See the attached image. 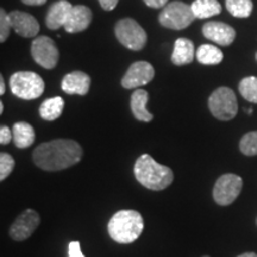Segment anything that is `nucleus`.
<instances>
[{
  "label": "nucleus",
  "mask_w": 257,
  "mask_h": 257,
  "mask_svg": "<svg viewBox=\"0 0 257 257\" xmlns=\"http://www.w3.org/2000/svg\"><path fill=\"white\" fill-rule=\"evenodd\" d=\"M11 27L19 36L24 38L36 37L40 31V24L34 16L22 11H12L9 14Z\"/></svg>",
  "instance_id": "nucleus-13"
},
{
  "label": "nucleus",
  "mask_w": 257,
  "mask_h": 257,
  "mask_svg": "<svg viewBox=\"0 0 257 257\" xmlns=\"http://www.w3.org/2000/svg\"><path fill=\"white\" fill-rule=\"evenodd\" d=\"M64 108V100L61 96L49 98L44 100L40 106V115L47 121L57 119L62 114Z\"/></svg>",
  "instance_id": "nucleus-20"
},
{
  "label": "nucleus",
  "mask_w": 257,
  "mask_h": 257,
  "mask_svg": "<svg viewBox=\"0 0 257 257\" xmlns=\"http://www.w3.org/2000/svg\"><path fill=\"white\" fill-rule=\"evenodd\" d=\"M22 3L29 6H41L47 3V0H21Z\"/></svg>",
  "instance_id": "nucleus-32"
},
{
  "label": "nucleus",
  "mask_w": 257,
  "mask_h": 257,
  "mask_svg": "<svg viewBox=\"0 0 257 257\" xmlns=\"http://www.w3.org/2000/svg\"><path fill=\"white\" fill-rule=\"evenodd\" d=\"M144 4L152 9H162L165 8L168 0H143Z\"/></svg>",
  "instance_id": "nucleus-30"
},
{
  "label": "nucleus",
  "mask_w": 257,
  "mask_h": 257,
  "mask_svg": "<svg viewBox=\"0 0 257 257\" xmlns=\"http://www.w3.org/2000/svg\"><path fill=\"white\" fill-rule=\"evenodd\" d=\"M227 11L233 17L248 18L252 14L253 4L251 0H226L225 2Z\"/></svg>",
  "instance_id": "nucleus-23"
},
{
  "label": "nucleus",
  "mask_w": 257,
  "mask_h": 257,
  "mask_svg": "<svg viewBox=\"0 0 257 257\" xmlns=\"http://www.w3.org/2000/svg\"><path fill=\"white\" fill-rule=\"evenodd\" d=\"M40 223L41 218L37 212L31 210V208H28L23 213L19 214L17 219L11 225L9 231L10 237L14 240H17V242L28 239L35 232Z\"/></svg>",
  "instance_id": "nucleus-10"
},
{
  "label": "nucleus",
  "mask_w": 257,
  "mask_h": 257,
  "mask_svg": "<svg viewBox=\"0 0 257 257\" xmlns=\"http://www.w3.org/2000/svg\"><path fill=\"white\" fill-rule=\"evenodd\" d=\"M202 34L207 40L223 47L232 44L236 38V30L229 24L221 22H207L202 27Z\"/></svg>",
  "instance_id": "nucleus-12"
},
{
  "label": "nucleus",
  "mask_w": 257,
  "mask_h": 257,
  "mask_svg": "<svg viewBox=\"0 0 257 257\" xmlns=\"http://www.w3.org/2000/svg\"><path fill=\"white\" fill-rule=\"evenodd\" d=\"M89 87H91V78L80 70L67 74L61 82V88L67 94L86 95L89 91Z\"/></svg>",
  "instance_id": "nucleus-14"
},
{
  "label": "nucleus",
  "mask_w": 257,
  "mask_h": 257,
  "mask_svg": "<svg viewBox=\"0 0 257 257\" xmlns=\"http://www.w3.org/2000/svg\"><path fill=\"white\" fill-rule=\"evenodd\" d=\"M238 257H257V253L255 252H244L242 255H239Z\"/></svg>",
  "instance_id": "nucleus-34"
},
{
  "label": "nucleus",
  "mask_w": 257,
  "mask_h": 257,
  "mask_svg": "<svg viewBox=\"0 0 257 257\" xmlns=\"http://www.w3.org/2000/svg\"><path fill=\"white\" fill-rule=\"evenodd\" d=\"M82 155V148L76 141L61 138L40 144L32 153V160L46 172H59L79 163Z\"/></svg>",
  "instance_id": "nucleus-1"
},
{
  "label": "nucleus",
  "mask_w": 257,
  "mask_h": 257,
  "mask_svg": "<svg viewBox=\"0 0 257 257\" xmlns=\"http://www.w3.org/2000/svg\"><path fill=\"white\" fill-rule=\"evenodd\" d=\"M195 56L199 62L205 66H214V64L220 63L224 57L223 51L212 44H201L198 48Z\"/></svg>",
  "instance_id": "nucleus-22"
},
{
  "label": "nucleus",
  "mask_w": 257,
  "mask_h": 257,
  "mask_svg": "<svg viewBox=\"0 0 257 257\" xmlns=\"http://www.w3.org/2000/svg\"><path fill=\"white\" fill-rule=\"evenodd\" d=\"M10 88L18 98L34 100L43 94L44 81L34 72H17L10 78Z\"/></svg>",
  "instance_id": "nucleus-4"
},
{
  "label": "nucleus",
  "mask_w": 257,
  "mask_h": 257,
  "mask_svg": "<svg viewBox=\"0 0 257 257\" xmlns=\"http://www.w3.org/2000/svg\"><path fill=\"white\" fill-rule=\"evenodd\" d=\"M98 2L100 3L101 8L106 10V11H112V10L115 9L119 0H98Z\"/></svg>",
  "instance_id": "nucleus-31"
},
{
  "label": "nucleus",
  "mask_w": 257,
  "mask_h": 257,
  "mask_svg": "<svg viewBox=\"0 0 257 257\" xmlns=\"http://www.w3.org/2000/svg\"><path fill=\"white\" fill-rule=\"evenodd\" d=\"M15 168V160L8 153L0 154V180L4 181Z\"/></svg>",
  "instance_id": "nucleus-26"
},
{
  "label": "nucleus",
  "mask_w": 257,
  "mask_h": 257,
  "mask_svg": "<svg viewBox=\"0 0 257 257\" xmlns=\"http://www.w3.org/2000/svg\"><path fill=\"white\" fill-rule=\"evenodd\" d=\"M239 93L245 100L257 104V78L248 76L239 82Z\"/></svg>",
  "instance_id": "nucleus-24"
},
{
  "label": "nucleus",
  "mask_w": 257,
  "mask_h": 257,
  "mask_svg": "<svg viewBox=\"0 0 257 257\" xmlns=\"http://www.w3.org/2000/svg\"><path fill=\"white\" fill-rule=\"evenodd\" d=\"M115 36L130 50H142L147 43L146 31L133 18H123L115 24Z\"/></svg>",
  "instance_id": "nucleus-7"
},
{
  "label": "nucleus",
  "mask_w": 257,
  "mask_h": 257,
  "mask_svg": "<svg viewBox=\"0 0 257 257\" xmlns=\"http://www.w3.org/2000/svg\"><path fill=\"white\" fill-rule=\"evenodd\" d=\"M144 229L141 213L134 210H121L114 214L108 223V233L114 242L128 244L136 240Z\"/></svg>",
  "instance_id": "nucleus-3"
},
{
  "label": "nucleus",
  "mask_w": 257,
  "mask_h": 257,
  "mask_svg": "<svg viewBox=\"0 0 257 257\" xmlns=\"http://www.w3.org/2000/svg\"><path fill=\"white\" fill-rule=\"evenodd\" d=\"M73 6L67 0H59L54 3L48 10L46 16V24L50 30H56L61 27H64L67 19L69 17Z\"/></svg>",
  "instance_id": "nucleus-16"
},
{
  "label": "nucleus",
  "mask_w": 257,
  "mask_h": 257,
  "mask_svg": "<svg viewBox=\"0 0 257 257\" xmlns=\"http://www.w3.org/2000/svg\"><path fill=\"white\" fill-rule=\"evenodd\" d=\"M11 22H10L9 14H6L5 10H0V42L4 43V42L8 40L10 30H11Z\"/></svg>",
  "instance_id": "nucleus-27"
},
{
  "label": "nucleus",
  "mask_w": 257,
  "mask_h": 257,
  "mask_svg": "<svg viewBox=\"0 0 257 257\" xmlns=\"http://www.w3.org/2000/svg\"><path fill=\"white\" fill-rule=\"evenodd\" d=\"M148 100H149V94L144 89H136L131 95L130 100L131 111H133L135 118L140 121H144V123L153 120V114L147 110Z\"/></svg>",
  "instance_id": "nucleus-18"
},
{
  "label": "nucleus",
  "mask_w": 257,
  "mask_h": 257,
  "mask_svg": "<svg viewBox=\"0 0 257 257\" xmlns=\"http://www.w3.org/2000/svg\"><path fill=\"white\" fill-rule=\"evenodd\" d=\"M5 94V82L3 76H0V95Z\"/></svg>",
  "instance_id": "nucleus-33"
},
{
  "label": "nucleus",
  "mask_w": 257,
  "mask_h": 257,
  "mask_svg": "<svg viewBox=\"0 0 257 257\" xmlns=\"http://www.w3.org/2000/svg\"><path fill=\"white\" fill-rule=\"evenodd\" d=\"M31 55L35 62L46 69L55 68L60 57L55 42L48 36L36 37L32 41Z\"/></svg>",
  "instance_id": "nucleus-9"
},
{
  "label": "nucleus",
  "mask_w": 257,
  "mask_h": 257,
  "mask_svg": "<svg viewBox=\"0 0 257 257\" xmlns=\"http://www.w3.org/2000/svg\"><path fill=\"white\" fill-rule=\"evenodd\" d=\"M92 22V11L85 5L73 6L69 17L64 24V30L69 34L81 32L89 27Z\"/></svg>",
  "instance_id": "nucleus-15"
},
{
  "label": "nucleus",
  "mask_w": 257,
  "mask_h": 257,
  "mask_svg": "<svg viewBox=\"0 0 257 257\" xmlns=\"http://www.w3.org/2000/svg\"><path fill=\"white\" fill-rule=\"evenodd\" d=\"M243 180L236 174H224L217 180L213 188V199L220 206H227L239 197Z\"/></svg>",
  "instance_id": "nucleus-8"
},
{
  "label": "nucleus",
  "mask_w": 257,
  "mask_h": 257,
  "mask_svg": "<svg viewBox=\"0 0 257 257\" xmlns=\"http://www.w3.org/2000/svg\"><path fill=\"white\" fill-rule=\"evenodd\" d=\"M12 135H14L15 146L19 149H24L32 146L35 142V130L27 121H18L14 124L12 127Z\"/></svg>",
  "instance_id": "nucleus-19"
},
{
  "label": "nucleus",
  "mask_w": 257,
  "mask_h": 257,
  "mask_svg": "<svg viewBox=\"0 0 257 257\" xmlns=\"http://www.w3.org/2000/svg\"><path fill=\"white\" fill-rule=\"evenodd\" d=\"M256 60H257V54H256Z\"/></svg>",
  "instance_id": "nucleus-37"
},
{
  "label": "nucleus",
  "mask_w": 257,
  "mask_h": 257,
  "mask_svg": "<svg viewBox=\"0 0 257 257\" xmlns=\"http://www.w3.org/2000/svg\"><path fill=\"white\" fill-rule=\"evenodd\" d=\"M202 257H210V256H202Z\"/></svg>",
  "instance_id": "nucleus-36"
},
{
  "label": "nucleus",
  "mask_w": 257,
  "mask_h": 257,
  "mask_svg": "<svg viewBox=\"0 0 257 257\" xmlns=\"http://www.w3.org/2000/svg\"><path fill=\"white\" fill-rule=\"evenodd\" d=\"M68 256L69 257H85L81 252V244L79 242H70L68 246Z\"/></svg>",
  "instance_id": "nucleus-29"
},
{
  "label": "nucleus",
  "mask_w": 257,
  "mask_h": 257,
  "mask_svg": "<svg viewBox=\"0 0 257 257\" xmlns=\"http://www.w3.org/2000/svg\"><path fill=\"white\" fill-rule=\"evenodd\" d=\"M195 19L191 5L182 2H172L167 4L160 12L159 22L162 27L173 29V30H182L189 27Z\"/></svg>",
  "instance_id": "nucleus-6"
},
{
  "label": "nucleus",
  "mask_w": 257,
  "mask_h": 257,
  "mask_svg": "<svg viewBox=\"0 0 257 257\" xmlns=\"http://www.w3.org/2000/svg\"><path fill=\"white\" fill-rule=\"evenodd\" d=\"M194 44L187 38H178L174 43V49L170 60L175 66H184L194 60Z\"/></svg>",
  "instance_id": "nucleus-17"
},
{
  "label": "nucleus",
  "mask_w": 257,
  "mask_h": 257,
  "mask_svg": "<svg viewBox=\"0 0 257 257\" xmlns=\"http://www.w3.org/2000/svg\"><path fill=\"white\" fill-rule=\"evenodd\" d=\"M191 6L193 14L198 19L213 17L221 12V5L218 0H195Z\"/></svg>",
  "instance_id": "nucleus-21"
},
{
  "label": "nucleus",
  "mask_w": 257,
  "mask_h": 257,
  "mask_svg": "<svg viewBox=\"0 0 257 257\" xmlns=\"http://www.w3.org/2000/svg\"><path fill=\"white\" fill-rule=\"evenodd\" d=\"M3 112H4V104L0 102V113H3Z\"/></svg>",
  "instance_id": "nucleus-35"
},
{
  "label": "nucleus",
  "mask_w": 257,
  "mask_h": 257,
  "mask_svg": "<svg viewBox=\"0 0 257 257\" xmlns=\"http://www.w3.org/2000/svg\"><path fill=\"white\" fill-rule=\"evenodd\" d=\"M11 140H14L12 131L10 130L8 126L3 125V126L0 127V143L6 146V144H9L10 142H11Z\"/></svg>",
  "instance_id": "nucleus-28"
},
{
  "label": "nucleus",
  "mask_w": 257,
  "mask_h": 257,
  "mask_svg": "<svg viewBox=\"0 0 257 257\" xmlns=\"http://www.w3.org/2000/svg\"><path fill=\"white\" fill-rule=\"evenodd\" d=\"M208 108L219 120L233 119L238 112V102L234 92L229 87H219L208 98Z\"/></svg>",
  "instance_id": "nucleus-5"
},
{
  "label": "nucleus",
  "mask_w": 257,
  "mask_h": 257,
  "mask_svg": "<svg viewBox=\"0 0 257 257\" xmlns=\"http://www.w3.org/2000/svg\"><path fill=\"white\" fill-rule=\"evenodd\" d=\"M134 173L137 181L150 191H163L174 180V173L169 167L160 165L148 154L136 160Z\"/></svg>",
  "instance_id": "nucleus-2"
},
{
  "label": "nucleus",
  "mask_w": 257,
  "mask_h": 257,
  "mask_svg": "<svg viewBox=\"0 0 257 257\" xmlns=\"http://www.w3.org/2000/svg\"><path fill=\"white\" fill-rule=\"evenodd\" d=\"M154 75H155V70L152 64L146 61H137L128 67L121 79V86L126 89L138 88L152 81Z\"/></svg>",
  "instance_id": "nucleus-11"
},
{
  "label": "nucleus",
  "mask_w": 257,
  "mask_h": 257,
  "mask_svg": "<svg viewBox=\"0 0 257 257\" xmlns=\"http://www.w3.org/2000/svg\"><path fill=\"white\" fill-rule=\"evenodd\" d=\"M239 149L246 156L257 155V131H250L244 135L240 140Z\"/></svg>",
  "instance_id": "nucleus-25"
}]
</instances>
